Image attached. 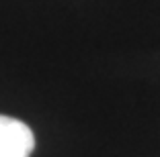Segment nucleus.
<instances>
[{
  "instance_id": "obj_1",
  "label": "nucleus",
  "mask_w": 160,
  "mask_h": 157,
  "mask_svg": "<svg viewBox=\"0 0 160 157\" xmlns=\"http://www.w3.org/2000/svg\"><path fill=\"white\" fill-rule=\"evenodd\" d=\"M33 149V131L23 120L0 114V157H29Z\"/></svg>"
}]
</instances>
